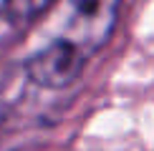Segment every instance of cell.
Here are the masks:
<instances>
[{
	"instance_id": "6da1fadb",
	"label": "cell",
	"mask_w": 154,
	"mask_h": 151,
	"mask_svg": "<svg viewBox=\"0 0 154 151\" xmlns=\"http://www.w3.org/2000/svg\"><path fill=\"white\" fill-rule=\"evenodd\" d=\"M121 0H63L56 15V35L48 43L88 63L109 43L119 20Z\"/></svg>"
},
{
	"instance_id": "7a4b0ae2",
	"label": "cell",
	"mask_w": 154,
	"mask_h": 151,
	"mask_svg": "<svg viewBox=\"0 0 154 151\" xmlns=\"http://www.w3.org/2000/svg\"><path fill=\"white\" fill-rule=\"evenodd\" d=\"M51 3L53 0H3V13L8 18V23L23 25V23L35 20Z\"/></svg>"
}]
</instances>
